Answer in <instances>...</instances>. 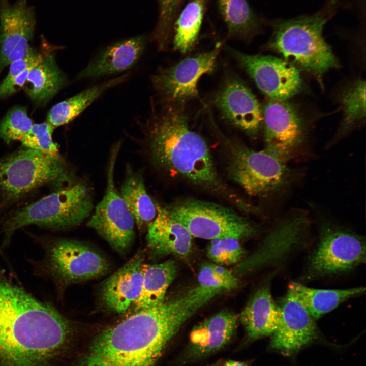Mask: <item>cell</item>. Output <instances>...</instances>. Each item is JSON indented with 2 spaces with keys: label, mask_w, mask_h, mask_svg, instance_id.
<instances>
[{
  "label": "cell",
  "mask_w": 366,
  "mask_h": 366,
  "mask_svg": "<svg viewBox=\"0 0 366 366\" xmlns=\"http://www.w3.org/2000/svg\"><path fill=\"white\" fill-rule=\"evenodd\" d=\"M198 285L132 313L93 339L79 366H156L183 324L216 296Z\"/></svg>",
  "instance_id": "6da1fadb"
},
{
  "label": "cell",
  "mask_w": 366,
  "mask_h": 366,
  "mask_svg": "<svg viewBox=\"0 0 366 366\" xmlns=\"http://www.w3.org/2000/svg\"><path fill=\"white\" fill-rule=\"evenodd\" d=\"M71 322L0 267V366H49L72 333Z\"/></svg>",
  "instance_id": "7a4b0ae2"
},
{
  "label": "cell",
  "mask_w": 366,
  "mask_h": 366,
  "mask_svg": "<svg viewBox=\"0 0 366 366\" xmlns=\"http://www.w3.org/2000/svg\"><path fill=\"white\" fill-rule=\"evenodd\" d=\"M154 162L166 172L204 186L217 184L213 160L204 139L190 129L183 104L166 103L149 121Z\"/></svg>",
  "instance_id": "3957f363"
},
{
  "label": "cell",
  "mask_w": 366,
  "mask_h": 366,
  "mask_svg": "<svg viewBox=\"0 0 366 366\" xmlns=\"http://www.w3.org/2000/svg\"><path fill=\"white\" fill-rule=\"evenodd\" d=\"M91 192L82 182H73L18 209L2 224V246H7L14 232L34 225L52 230L77 226L90 216Z\"/></svg>",
  "instance_id": "277c9868"
},
{
  "label": "cell",
  "mask_w": 366,
  "mask_h": 366,
  "mask_svg": "<svg viewBox=\"0 0 366 366\" xmlns=\"http://www.w3.org/2000/svg\"><path fill=\"white\" fill-rule=\"evenodd\" d=\"M325 22L319 15L279 22L274 26L269 46L283 59L320 80L329 70L340 66L323 36Z\"/></svg>",
  "instance_id": "5b68a950"
},
{
  "label": "cell",
  "mask_w": 366,
  "mask_h": 366,
  "mask_svg": "<svg viewBox=\"0 0 366 366\" xmlns=\"http://www.w3.org/2000/svg\"><path fill=\"white\" fill-rule=\"evenodd\" d=\"M69 175L62 157L26 147L6 155L0 158V206L12 204L45 185L67 181Z\"/></svg>",
  "instance_id": "8992f818"
},
{
  "label": "cell",
  "mask_w": 366,
  "mask_h": 366,
  "mask_svg": "<svg viewBox=\"0 0 366 366\" xmlns=\"http://www.w3.org/2000/svg\"><path fill=\"white\" fill-rule=\"evenodd\" d=\"M35 237L44 255L39 260H29L34 272L60 286L98 278L109 270L106 259L86 245L67 239Z\"/></svg>",
  "instance_id": "52a82bcc"
},
{
  "label": "cell",
  "mask_w": 366,
  "mask_h": 366,
  "mask_svg": "<svg viewBox=\"0 0 366 366\" xmlns=\"http://www.w3.org/2000/svg\"><path fill=\"white\" fill-rule=\"evenodd\" d=\"M167 208L192 237L209 240L231 237L239 240L256 232L247 220L217 204L191 199Z\"/></svg>",
  "instance_id": "ba28073f"
},
{
  "label": "cell",
  "mask_w": 366,
  "mask_h": 366,
  "mask_svg": "<svg viewBox=\"0 0 366 366\" xmlns=\"http://www.w3.org/2000/svg\"><path fill=\"white\" fill-rule=\"evenodd\" d=\"M231 159L232 178L250 195L268 196L285 187L292 179L288 162L265 148L256 151L246 146H237Z\"/></svg>",
  "instance_id": "9c48e42d"
},
{
  "label": "cell",
  "mask_w": 366,
  "mask_h": 366,
  "mask_svg": "<svg viewBox=\"0 0 366 366\" xmlns=\"http://www.w3.org/2000/svg\"><path fill=\"white\" fill-rule=\"evenodd\" d=\"M365 260V241L362 236L324 222L319 241L311 256L309 268L316 276L350 270Z\"/></svg>",
  "instance_id": "30bf717a"
},
{
  "label": "cell",
  "mask_w": 366,
  "mask_h": 366,
  "mask_svg": "<svg viewBox=\"0 0 366 366\" xmlns=\"http://www.w3.org/2000/svg\"><path fill=\"white\" fill-rule=\"evenodd\" d=\"M113 150L108 170L105 194L96 206L87 226L94 229L115 250L123 253L134 241L135 223L115 187L114 169L118 149Z\"/></svg>",
  "instance_id": "8fae6325"
},
{
  "label": "cell",
  "mask_w": 366,
  "mask_h": 366,
  "mask_svg": "<svg viewBox=\"0 0 366 366\" xmlns=\"http://www.w3.org/2000/svg\"><path fill=\"white\" fill-rule=\"evenodd\" d=\"M221 47V42H218L210 51L159 70L151 78L154 88L167 103L184 104L195 98L199 79L213 71Z\"/></svg>",
  "instance_id": "7c38bea8"
},
{
  "label": "cell",
  "mask_w": 366,
  "mask_h": 366,
  "mask_svg": "<svg viewBox=\"0 0 366 366\" xmlns=\"http://www.w3.org/2000/svg\"><path fill=\"white\" fill-rule=\"evenodd\" d=\"M233 53L259 90L269 99L287 100L301 90L302 80L300 71L292 64L270 55Z\"/></svg>",
  "instance_id": "4fadbf2b"
},
{
  "label": "cell",
  "mask_w": 366,
  "mask_h": 366,
  "mask_svg": "<svg viewBox=\"0 0 366 366\" xmlns=\"http://www.w3.org/2000/svg\"><path fill=\"white\" fill-rule=\"evenodd\" d=\"M262 110L265 149L288 162L303 139V124L296 108L287 100H269Z\"/></svg>",
  "instance_id": "5bb4252c"
},
{
  "label": "cell",
  "mask_w": 366,
  "mask_h": 366,
  "mask_svg": "<svg viewBox=\"0 0 366 366\" xmlns=\"http://www.w3.org/2000/svg\"><path fill=\"white\" fill-rule=\"evenodd\" d=\"M279 308V322L270 343L272 349L292 354L316 338L315 320L290 285Z\"/></svg>",
  "instance_id": "9a60e30c"
},
{
  "label": "cell",
  "mask_w": 366,
  "mask_h": 366,
  "mask_svg": "<svg viewBox=\"0 0 366 366\" xmlns=\"http://www.w3.org/2000/svg\"><path fill=\"white\" fill-rule=\"evenodd\" d=\"M214 103L224 117L249 135H256L262 125V110L255 96L239 78L228 77Z\"/></svg>",
  "instance_id": "2e32d148"
},
{
  "label": "cell",
  "mask_w": 366,
  "mask_h": 366,
  "mask_svg": "<svg viewBox=\"0 0 366 366\" xmlns=\"http://www.w3.org/2000/svg\"><path fill=\"white\" fill-rule=\"evenodd\" d=\"M309 224L304 212H299L280 222L256 251L237 264L232 273L244 275L269 263L279 252L290 248L302 238Z\"/></svg>",
  "instance_id": "e0dca14e"
},
{
  "label": "cell",
  "mask_w": 366,
  "mask_h": 366,
  "mask_svg": "<svg viewBox=\"0 0 366 366\" xmlns=\"http://www.w3.org/2000/svg\"><path fill=\"white\" fill-rule=\"evenodd\" d=\"M143 264L142 253H137L105 281L101 297L110 311L124 314L139 297L143 284Z\"/></svg>",
  "instance_id": "ac0fdd59"
},
{
  "label": "cell",
  "mask_w": 366,
  "mask_h": 366,
  "mask_svg": "<svg viewBox=\"0 0 366 366\" xmlns=\"http://www.w3.org/2000/svg\"><path fill=\"white\" fill-rule=\"evenodd\" d=\"M156 207V217L147 228L148 246L158 255L187 257L192 250V236L183 224L171 216L167 207Z\"/></svg>",
  "instance_id": "d6986e66"
},
{
  "label": "cell",
  "mask_w": 366,
  "mask_h": 366,
  "mask_svg": "<svg viewBox=\"0 0 366 366\" xmlns=\"http://www.w3.org/2000/svg\"><path fill=\"white\" fill-rule=\"evenodd\" d=\"M145 45L146 40L143 36L115 43L93 58L79 73L77 79L96 78L127 70L140 58Z\"/></svg>",
  "instance_id": "ffe728a7"
},
{
  "label": "cell",
  "mask_w": 366,
  "mask_h": 366,
  "mask_svg": "<svg viewBox=\"0 0 366 366\" xmlns=\"http://www.w3.org/2000/svg\"><path fill=\"white\" fill-rule=\"evenodd\" d=\"M238 319L237 314L224 310L195 326L189 338L192 355L200 357L224 347L234 334Z\"/></svg>",
  "instance_id": "44dd1931"
},
{
  "label": "cell",
  "mask_w": 366,
  "mask_h": 366,
  "mask_svg": "<svg viewBox=\"0 0 366 366\" xmlns=\"http://www.w3.org/2000/svg\"><path fill=\"white\" fill-rule=\"evenodd\" d=\"M240 317L251 340L272 336L278 327L280 312L268 285H263L256 291L245 307Z\"/></svg>",
  "instance_id": "7402d4cb"
},
{
  "label": "cell",
  "mask_w": 366,
  "mask_h": 366,
  "mask_svg": "<svg viewBox=\"0 0 366 366\" xmlns=\"http://www.w3.org/2000/svg\"><path fill=\"white\" fill-rule=\"evenodd\" d=\"M35 18L26 0L10 4L2 0L0 5V73L8 55L27 33L34 31Z\"/></svg>",
  "instance_id": "603a6c76"
},
{
  "label": "cell",
  "mask_w": 366,
  "mask_h": 366,
  "mask_svg": "<svg viewBox=\"0 0 366 366\" xmlns=\"http://www.w3.org/2000/svg\"><path fill=\"white\" fill-rule=\"evenodd\" d=\"M67 78L59 69L54 54L43 56L33 67L25 83V91L37 106L45 104L66 84Z\"/></svg>",
  "instance_id": "cb8c5ba5"
},
{
  "label": "cell",
  "mask_w": 366,
  "mask_h": 366,
  "mask_svg": "<svg viewBox=\"0 0 366 366\" xmlns=\"http://www.w3.org/2000/svg\"><path fill=\"white\" fill-rule=\"evenodd\" d=\"M143 284L139 297L132 304V313L158 305L165 299L166 291L176 274L175 262L169 260L143 264Z\"/></svg>",
  "instance_id": "d4e9b609"
},
{
  "label": "cell",
  "mask_w": 366,
  "mask_h": 366,
  "mask_svg": "<svg viewBox=\"0 0 366 366\" xmlns=\"http://www.w3.org/2000/svg\"><path fill=\"white\" fill-rule=\"evenodd\" d=\"M128 76L125 74L110 79L56 104L49 111L47 121L54 128L71 121L103 93L124 82Z\"/></svg>",
  "instance_id": "484cf974"
},
{
  "label": "cell",
  "mask_w": 366,
  "mask_h": 366,
  "mask_svg": "<svg viewBox=\"0 0 366 366\" xmlns=\"http://www.w3.org/2000/svg\"><path fill=\"white\" fill-rule=\"evenodd\" d=\"M311 316L316 320L352 297L364 293V287L345 289H315L301 284H290Z\"/></svg>",
  "instance_id": "4316f807"
},
{
  "label": "cell",
  "mask_w": 366,
  "mask_h": 366,
  "mask_svg": "<svg viewBox=\"0 0 366 366\" xmlns=\"http://www.w3.org/2000/svg\"><path fill=\"white\" fill-rule=\"evenodd\" d=\"M120 191L138 228H148L156 217L157 207L147 193L142 176L128 170Z\"/></svg>",
  "instance_id": "83f0119b"
},
{
  "label": "cell",
  "mask_w": 366,
  "mask_h": 366,
  "mask_svg": "<svg viewBox=\"0 0 366 366\" xmlns=\"http://www.w3.org/2000/svg\"><path fill=\"white\" fill-rule=\"evenodd\" d=\"M229 37L248 39L260 29V23L246 0H217Z\"/></svg>",
  "instance_id": "f1b7e54d"
},
{
  "label": "cell",
  "mask_w": 366,
  "mask_h": 366,
  "mask_svg": "<svg viewBox=\"0 0 366 366\" xmlns=\"http://www.w3.org/2000/svg\"><path fill=\"white\" fill-rule=\"evenodd\" d=\"M207 0H190L173 25V47L182 53L193 48L197 42Z\"/></svg>",
  "instance_id": "f546056e"
},
{
  "label": "cell",
  "mask_w": 366,
  "mask_h": 366,
  "mask_svg": "<svg viewBox=\"0 0 366 366\" xmlns=\"http://www.w3.org/2000/svg\"><path fill=\"white\" fill-rule=\"evenodd\" d=\"M343 115L334 140L341 138L365 119V81L357 79L341 95Z\"/></svg>",
  "instance_id": "4dcf8cb0"
},
{
  "label": "cell",
  "mask_w": 366,
  "mask_h": 366,
  "mask_svg": "<svg viewBox=\"0 0 366 366\" xmlns=\"http://www.w3.org/2000/svg\"><path fill=\"white\" fill-rule=\"evenodd\" d=\"M33 124L25 107L14 106L0 121V139L8 144L14 141L21 142Z\"/></svg>",
  "instance_id": "1f68e13d"
},
{
  "label": "cell",
  "mask_w": 366,
  "mask_h": 366,
  "mask_svg": "<svg viewBox=\"0 0 366 366\" xmlns=\"http://www.w3.org/2000/svg\"><path fill=\"white\" fill-rule=\"evenodd\" d=\"M245 254L239 240L231 237L211 240L206 251L207 257L214 263L222 266L239 263Z\"/></svg>",
  "instance_id": "d6a6232c"
},
{
  "label": "cell",
  "mask_w": 366,
  "mask_h": 366,
  "mask_svg": "<svg viewBox=\"0 0 366 366\" xmlns=\"http://www.w3.org/2000/svg\"><path fill=\"white\" fill-rule=\"evenodd\" d=\"M54 128L47 121L34 124L25 137L21 141L24 147L44 154L60 157L58 144L54 142L52 134Z\"/></svg>",
  "instance_id": "836d02e7"
},
{
  "label": "cell",
  "mask_w": 366,
  "mask_h": 366,
  "mask_svg": "<svg viewBox=\"0 0 366 366\" xmlns=\"http://www.w3.org/2000/svg\"><path fill=\"white\" fill-rule=\"evenodd\" d=\"M200 286L222 290L236 288L239 280L235 275L223 266L207 263L200 268L198 275Z\"/></svg>",
  "instance_id": "e575fe53"
},
{
  "label": "cell",
  "mask_w": 366,
  "mask_h": 366,
  "mask_svg": "<svg viewBox=\"0 0 366 366\" xmlns=\"http://www.w3.org/2000/svg\"><path fill=\"white\" fill-rule=\"evenodd\" d=\"M184 0H159V21L154 34L158 48L167 47L173 27L175 19Z\"/></svg>",
  "instance_id": "d590c367"
},
{
  "label": "cell",
  "mask_w": 366,
  "mask_h": 366,
  "mask_svg": "<svg viewBox=\"0 0 366 366\" xmlns=\"http://www.w3.org/2000/svg\"><path fill=\"white\" fill-rule=\"evenodd\" d=\"M43 56L32 48L25 56L11 63L7 76L0 83V93L24 70L34 67L40 62Z\"/></svg>",
  "instance_id": "8d00e7d4"
},
{
  "label": "cell",
  "mask_w": 366,
  "mask_h": 366,
  "mask_svg": "<svg viewBox=\"0 0 366 366\" xmlns=\"http://www.w3.org/2000/svg\"><path fill=\"white\" fill-rule=\"evenodd\" d=\"M223 366H248V365L241 361L228 360L225 363Z\"/></svg>",
  "instance_id": "74e56055"
},
{
  "label": "cell",
  "mask_w": 366,
  "mask_h": 366,
  "mask_svg": "<svg viewBox=\"0 0 366 366\" xmlns=\"http://www.w3.org/2000/svg\"><path fill=\"white\" fill-rule=\"evenodd\" d=\"M1 222H0V224H1ZM0 254H1L2 256H4L3 252V251H2V249H1V248H0Z\"/></svg>",
  "instance_id": "f35d334b"
}]
</instances>
